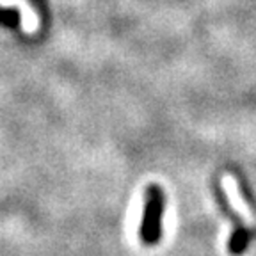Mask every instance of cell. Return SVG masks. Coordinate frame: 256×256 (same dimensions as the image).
Here are the masks:
<instances>
[{
    "label": "cell",
    "instance_id": "1",
    "mask_svg": "<svg viewBox=\"0 0 256 256\" xmlns=\"http://www.w3.org/2000/svg\"><path fill=\"white\" fill-rule=\"evenodd\" d=\"M220 187H222L224 194H226V200H228L230 206H232L233 210H235L236 216H238L240 219L244 220V222L248 224L249 228H252V226L256 224V219H254V216H252L249 204L246 203L244 196L240 194L238 182H236L235 176L230 174V172L222 174V178H220Z\"/></svg>",
    "mask_w": 256,
    "mask_h": 256
},
{
    "label": "cell",
    "instance_id": "2",
    "mask_svg": "<svg viewBox=\"0 0 256 256\" xmlns=\"http://www.w3.org/2000/svg\"><path fill=\"white\" fill-rule=\"evenodd\" d=\"M155 219H158V203L155 200L152 201V216H150V236L155 232Z\"/></svg>",
    "mask_w": 256,
    "mask_h": 256
}]
</instances>
